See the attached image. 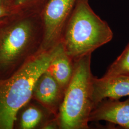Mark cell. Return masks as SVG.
Returning a JSON list of instances; mask_svg holds the SVG:
<instances>
[{"label": "cell", "mask_w": 129, "mask_h": 129, "mask_svg": "<svg viewBox=\"0 0 129 129\" xmlns=\"http://www.w3.org/2000/svg\"><path fill=\"white\" fill-rule=\"evenodd\" d=\"M57 45L32 55L10 78L0 80V129L13 128L19 110L29 101L35 84L55 56Z\"/></svg>", "instance_id": "cell-1"}, {"label": "cell", "mask_w": 129, "mask_h": 129, "mask_svg": "<svg viewBox=\"0 0 129 129\" xmlns=\"http://www.w3.org/2000/svg\"><path fill=\"white\" fill-rule=\"evenodd\" d=\"M110 26L93 10L88 0H78L69 16L61 41L73 60L92 54L111 41Z\"/></svg>", "instance_id": "cell-2"}, {"label": "cell", "mask_w": 129, "mask_h": 129, "mask_svg": "<svg viewBox=\"0 0 129 129\" xmlns=\"http://www.w3.org/2000/svg\"><path fill=\"white\" fill-rule=\"evenodd\" d=\"M92 54L74 60L72 78L64 92L57 118L60 129H88L94 106L92 99L94 76L91 70Z\"/></svg>", "instance_id": "cell-3"}, {"label": "cell", "mask_w": 129, "mask_h": 129, "mask_svg": "<svg viewBox=\"0 0 129 129\" xmlns=\"http://www.w3.org/2000/svg\"><path fill=\"white\" fill-rule=\"evenodd\" d=\"M36 28L23 20L5 30L0 36V69H7L23 56L33 39Z\"/></svg>", "instance_id": "cell-4"}, {"label": "cell", "mask_w": 129, "mask_h": 129, "mask_svg": "<svg viewBox=\"0 0 129 129\" xmlns=\"http://www.w3.org/2000/svg\"><path fill=\"white\" fill-rule=\"evenodd\" d=\"M78 0H49L43 10V38L40 51L50 50L61 40L65 26Z\"/></svg>", "instance_id": "cell-5"}, {"label": "cell", "mask_w": 129, "mask_h": 129, "mask_svg": "<svg viewBox=\"0 0 129 129\" xmlns=\"http://www.w3.org/2000/svg\"><path fill=\"white\" fill-rule=\"evenodd\" d=\"M65 90L48 71L44 72L35 84L33 96L57 117Z\"/></svg>", "instance_id": "cell-6"}, {"label": "cell", "mask_w": 129, "mask_h": 129, "mask_svg": "<svg viewBox=\"0 0 129 129\" xmlns=\"http://www.w3.org/2000/svg\"><path fill=\"white\" fill-rule=\"evenodd\" d=\"M129 97V76L118 75L100 78L94 77L92 99L94 108L106 98L118 100Z\"/></svg>", "instance_id": "cell-7"}, {"label": "cell", "mask_w": 129, "mask_h": 129, "mask_svg": "<svg viewBox=\"0 0 129 129\" xmlns=\"http://www.w3.org/2000/svg\"><path fill=\"white\" fill-rule=\"evenodd\" d=\"M102 120L129 129V98L123 102L110 99L98 104L92 110L89 121Z\"/></svg>", "instance_id": "cell-8"}, {"label": "cell", "mask_w": 129, "mask_h": 129, "mask_svg": "<svg viewBox=\"0 0 129 129\" xmlns=\"http://www.w3.org/2000/svg\"><path fill=\"white\" fill-rule=\"evenodd\" d=\"M47 71L66 90L74 73V60L67 54L61 41L57 44L56 55Z\"/></svg>", "instance_id": "cell-9"}, {"label": "cell", "mask_w": 129, "mask_h": 129, "mask_svg": "<svg viewBox=\"0 0 129 129\" xmlns=\"http://www.w3.org/2000/svg\"><path fill=\"white\" fill-rule=\"evenodd\" d=\"M118 75L129 76V42L124 50L111 64L103 77Z\"/></svg>", "instance_id": "cell-10"}, {"label": "cell", "mask_w": 129, "mask_h": 129, "mask_svg": "<svg viewBox=\"0 0 129 129\" xmlns=\"http://www.w3.org/2000/svg\"><path fill=\"white\" fill-rule=\"evenodd\" d=\"M44 113L36 106H30L23 111L20 120V127L23 129L35 128L44 119Z\"/></svg>", "instance_id": "cell-11"}, {"label": "cell", "mask_w": 129, "mask_h": 129, "mask_svg": "<svg viewBox=\"0 0 129 129\" xmlns=\"http://www.w3.org/2000/svg\"><path fill=\"white\" fill-rule=\"evenodd\" d=\"M8 13V11L5 7L2 6V5H0V18L7 15Z\"/></svg>", "instance_id": "cell-12"}, {"label": "cell", "mask_w": 129, "mask_h": 129, "mask_svg": "<svg viewBox=\"0 0 129 129\" xmlns=\"http://www.w3.org/2000/svg\"><path fill=\"white\" fill-rule=\"evenodd\" d=\"M28 0H15V5H22L26 1Z\"/></svg>", "instance_id": "cell-13"}, {"label": "cell", "mask_w": 129, "mask_h": 129, "mask_svg": "<svg viewBox=\"0 0 129 129\" xmlns=\"http://www.w3.org/2000/svg\"><path fill=\"white\" fill-rule=\"evenodd\" d=\"M3 2V0H0V5H2Z\"/></svg>", "instance_id": "cell-14"}]
</instances>
